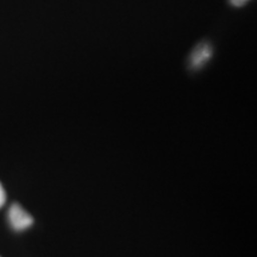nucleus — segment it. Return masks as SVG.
Masks as SVG:
<instances>
[{"label":"nucleus","mask_w":257,"mask_h":257,"mask_svg":"<svg viewBox=\"0 0 257 257\" xmlns=\"http://www.w3.org/2000/svg\"><path fill=\"white\" fill-rule=\"evenodd\" d=\"M9 220L16 231H23L34 224V218L17 202L12 204L10 207Z\"/></svg>","instance_id":"1"},{"label":"nucleus","mask_w":257,"mask_h":257,"mask_svg":"<svg viewBox=\"0 0 257 257\" xmlns=\"http://www.w3.org/2000/svg\"><path fill=\"white\" fill-rule=\"evenodd\" d=\"M211 56H212L211 47L206 43L200 44V46L195 48L194 51L192 53V56H191L192 67H194V68H199V67L204 66V64L210 60Z\"/></svg>","instance_id":"2"},{"label":"nucleus","mask_w":257,"mask_h":257,"mask_svg":"<svg viewBox=\"0 0 257 257\" xmlns=\"http://www.w3.org/2000/svg\"><path fill=\"white\" fill-rule=\"evenodd\" d=\"M6 202V193H5V189L3 187L2 182H0V208L5 205Z\"/></svg>","instance_id":"3"},{"label":"nucleus","mask_w":257,"mask_h":257,"mask_svg":"<svg viewBox=\"0 0 257 257\" xmlns=\"http://www.w3.org/2000/svg\"><path fill=\"white\" fill-rule=\"evenodd\" d=\"M230 2H231V4L234 5V6H242V5L245 4L248 0H230Z\"/></svg>","instance_id":"4"}]
</instances>
